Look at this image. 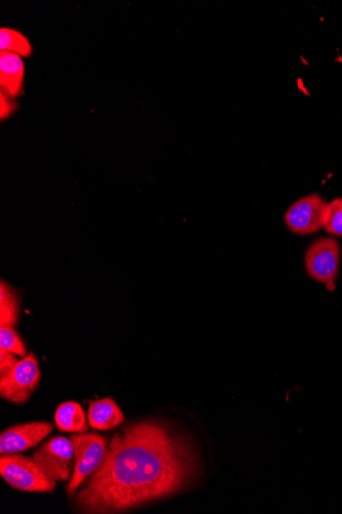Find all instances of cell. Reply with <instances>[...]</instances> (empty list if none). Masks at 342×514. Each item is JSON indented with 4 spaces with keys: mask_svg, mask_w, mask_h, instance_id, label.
<instances>
[{
    "mask_svg": "<svg viewBox=\"0 0 342 514\" xmlns=\"http://www.w3.org/2000/svg\"><path fill=\"white\" fill-rule=\"evenodd\" d=\"M198 471V454L184 434L161 420L142 421L115 434L76 504L84 513L126 511L185 490Z\"/></svg>",
    "mask_w": 342,
    "mask_h": 514,
    "instance_id": "cell-1",
    "label": "cell"
},
{
    "mask_svg": "<svg viewBox=\"0 0 342 514\" xmlns=\"http://www.w3.org/2000/svg\"><path fill=\"white\" fill-rule=\"evenodd\" d=\"M74 447V469L67 486L73 496L78 488L101 467L108 450V440L100 434L74 433L70 438Z\"/></svg>",
    "mask_w": 342,
    "mask_h": 514,
    "instance_id": "cell-2",
    "label": "cell"
},
{
    "mask_svg": "<svg viewBox=\"0 0 342 514\" xmlns=\"http://www.w3.org/2000/svg\"><path fill=\"white\" fill-rule=\"evenodd\" d=\"M0 474L11 487L24 492L52 493L57 488L32 458L18 453L0 457Z\"/></svg>",
    "mask_w": 342,
    "mask_h": 514,
    "instance_id": "cell-3",
    "label": "cell"
},
{
    "mask_svg": "<svg viewBox=\"0 0 342 514\" xmlns=\"http://www.w3.org/2000/svg\"><path fill=\"white\" fill-rule=\"evenodd\" d=\"M31 458L50 480L56 483L71 480L74 447L70 439L54 437L42 444Z\"/></svg>",
    "mask_w": 342,
    "mask_h": 514,
    "instance_id": "cell-4",
    "label": "cell"
},
{
    "mask_svg": "<svg viewBox=\"0 0 342 514\" xmlns=\"http://www.w3.org/2000/svg\"><path fill=\"white\" fill-rule=\"evenodd\" d=\"M41 378L38 359L29 353L7 375L0 377V395L16 405H24L37 389Z\"/></svg>",
    "mask_w": 342,
    "mask_h": 514,
    "instance_id": "cell-5",
    "label": "cell"
},
{
    "mask_svg": "<svg viewBox=\"0 0 342 514\" xmlns=\"http://www.w3.org/2000/svg\"><path fill=\"white\" fill-rule=\"evenodd\" d=\"M305 264L311 278L329 290L335 288L340 265V245L334 239L321 237L306 253Z\"/></svg>",
    "mask_w": 342,
    "mask_h": 514,
    "instance_id": "cell-6",
    "label": "cell"
},
{
    "mask_svg": "<svg viewBox=\"0 0 342 514\" xmlns=\"http://www.w3.org/2000/svg\"><path fill=\"white\" fill-rule=\"evenodd\" d=\"M328 203L317 193L295 202L285 214L287 227L295 234L310 235L324 228Z\"/></svg>",
    "mask_w": 342,
    "mask_h": 514,
    "instance_id": "cell-7",
    "label": "cell"
},
{
    "mask_svg": "<svg viewBox=\"0 0 342 514\" xmlns=\"http://www.w3.org/2000/svg\"><path fill=\"white\" fill-rule=\"evenodd\" d=\"M53 430V424L47 421L29 422L8 428L0 436V454H17L36 447Z\"/></svg>",
    "mask_w": 342,
    "mask_h": 514,
    "instance_id": "cell-8",
    "label": "cell"
},
{
    "mask_svg": "<svg viewBox=\"0 0 342 514\" xmlns=\"http://www.w3.org/2000/svg\"><path fill=\"white\" fill-rule=\"evenodd\" d=\"M25 82V64L21 56L0 52V93L11 99L23 94Z\"/></svg>",
    "mask_w": 342,
    "mask_h": 514,
    "instance_id": "cell-9",
    "label": "cell"
},
{
    "mask_svg": "<svg viewBox=\"0 0 342 514\" xmlns=\"http://www.w3.org/2000/svg\"><path fill=\"white\" fill-rule=\"evenodd\" d=\"M125 417L118 405L110 398L91 403L89 409L90 425L97 430H110L121 423Z\"/></svg>",
    "mask_w": 342,
    "mask_h": 514,
    "instance_id": "cell-10",
    "label": "cell"
},
{
    "mask_svg": "<svg viewBox=\"0 0 342 514\" xmlns=\"http://www.w3.org/2000/svg\"><path fill=\"white\" fill-rule=\"evenodd\" d=\"M55 422L62 432L83 433L89 429L87 416L82 407L75 402L60 405L55 414Z\"/></svg>",
    "mask_w": 342,
    "mask_h": 514,
    "instance_id": "cell-11",
    "label": "cell"
},
{
    "mask_svg": "<svg viewBox=\"0 0 342 514\" xmlns=\"http://www.w3.org/2000/svg\"><path fill=\"white\" fill-rule=\"evenodd\" d=\"M20 302L16 291L7 283L0 284V326H17Z\"/></svg>",
    "mask_w": 342,
    "mask_h": 514,
    "instance_id": "cell-12",
    "label": "cell"
},
{
    "mask_svg": "<svg viewBox=\"0 0 342 514\" xmlns=\"http://www.w3.org/2000/svg\"><path fill=\"white\" fill-rule=\"evenodd\" d=\"M0 52L17 54L24 58L32 56L33 48L29 39L20 31L3 27L0 29Z\"/></svg>",
    "mask_w": 342,
    "mask_h": 514,
    "instance_id": "cell-13",
    "label": "cell"
},
{
    "mask_svg": "<svg viewBox=\"0 0 342 514\" xmlns=\"http://www.w3.org/2000/svg\"><path fill=\"white\" fill-rule=\"evenodd\" d=\"M0 348L13 352L21 358L27 355L26 345L13 326H0Z\"/></svg>",
    "mask_w": 342,
    "mask_h": 514,
    "instance_id": "cell-14",
    "label": "cell"
},
{
    "mask_svg": "<svg viewBox=\"0 0 342 514\" xmlns=\"http://www.w3.org/2000/svg\"><path fill=\"white\" fill-rule=\"evenodd\" d=\"M324 229L334 236H342V197L327 205Z\"/></svg>",
    "mask_w": 342,
    "mask_h": 514,
    "instance_id": "cell-15",
    "label": "cell"
},
{
    "mask_svg": "<svg viewBox=\"0 0 342 514\" xmlns=\"http://www.w3.org/2000/svg\"><path fill=\"white\" fill-rule=\"evenodd\" d=\"M19 361L17 354L0 348V377L12 371Z\"/></svg>",
    "mask_w": 342,
    "mask_h": 514,
    "instance_id": "cell-16",
    "label": "cell"
},
{
    "mask_svg": "<svg viewBox=\"0 0 342 514\" xmlns=\"http://www.w3.org/2000/svg\"><path fill=\"white\" fill-rule=\"evenodd\" d=\"M16 111V103L14 99L0 93V118L5 121L6 118L11 117Z\"/></svg>",
    "mask_w": 342,
    "mask_h": 514,
    "instance_id": "cell-17",
    "label": "cell"
}]
</instances>
